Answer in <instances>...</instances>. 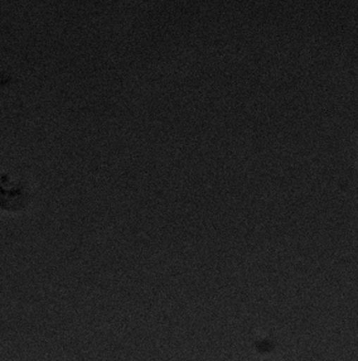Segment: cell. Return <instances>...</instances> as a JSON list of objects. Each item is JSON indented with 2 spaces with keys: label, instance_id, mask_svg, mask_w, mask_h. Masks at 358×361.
<instances>
[]
</instances>
